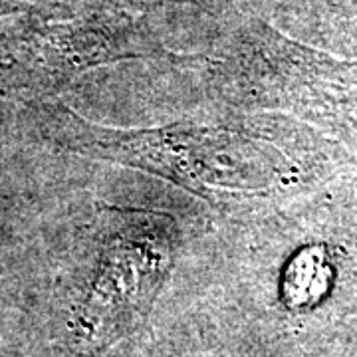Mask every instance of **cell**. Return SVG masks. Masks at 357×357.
I'll return each instance as SVG.
<instances>
[{"label": "cell", "instance_id": "2", "mask_svg": "<svg viewBox=\"0 0 357 357\" xmlns=\"http://www.w3.org/2000/svg\"><path fill=\"white\" fill-rule=\"evenodd\" d=\"M98 42L82 26H48L0 38V98L48 91L96 60Z\"/></svg>", "mask_w": 357, "mask_h": 357}, {"label": "cell", "instance_id": "3", "mask_svg": "<svg viewBox=\"0 0 357 357\" xmlns=\"http://www.w3.org/2000/svg\"><path fill=\"white\" fill-rule=\"evenodd\" d=\"M332 282V266L324 248L310 246L294 256L284 272V300L290 307L318 304Z\"/></svg>", "mask_w": 357, "mask_h": 357}, {"label": "cell", "instance_id": "4", "mask_svg": "<svg viewBox=\"0 0 357 357\" xmlns=\"http://www.w3.org/2000/svg\"><path fill=\"white\" fill-rule=\"evenodd\" d=\"M56 0H0V16L2 14L14 13V10H28V8H36L42 4H52Z\"/></svg>", "mask_w": 357, "mask_h": 357}, {"label": "cell", "instance_id": "1", "mask_svg": "<svg viewBox=\"0 0 357 357\" xmlns=\"http://www.w3.org/2000/svg\"><path fill=\"white\" fill-rule=\"evenodd\" d=\"M161 220L105 218L96 264L64 335L62 357H100L139 321L159 290L169 246Z\"/></svg>", "mask_w": 357, "mask_h": 357}]
</instances>
